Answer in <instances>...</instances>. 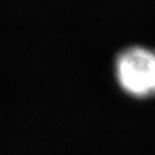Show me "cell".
Segmentation results:
<instances>
[{
  "label": "cell",
  "instance_id": "6da1fadb",
  "mask_svg": "<svg viewBox=\"0 0 155 155\" xmlns=\"http://www.w3.org/2000/svg\"><path fill=\"white\" fill-rule=\"evenodd\" d=\"M116 80L125 93L138 100L155 96V49L134 45L119 53Z\"/></svg>",
  "mask_w": 155,
  "mask_h": 155
}]
</instances>
